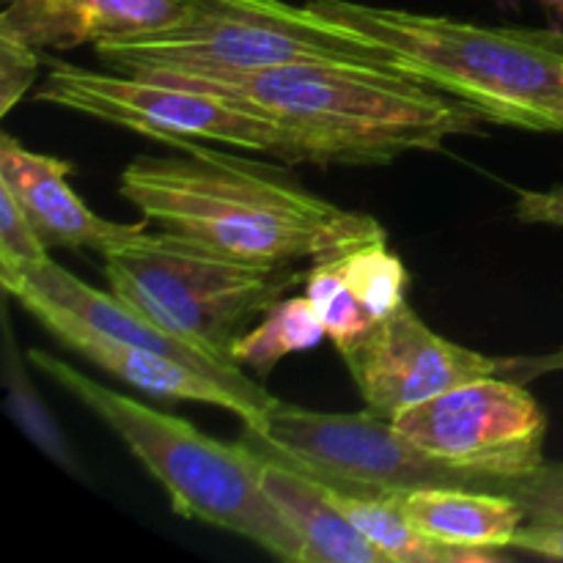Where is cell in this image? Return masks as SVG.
Returning <instances> with one entry per match:
<instances>
[{
    "label": "cell",
    "mask_w": 563,
    "mask_h": 563,
    "mask_svg": "<svg viewBox=\"0 0 563 563\" xmlns=\"http://www.w3.org/2000/svg\"><path fill=\"white\" fill-rule=\"evenodd\" d=\"M119 192L165 234L258 267L322 262L388 236L368 214L335 207L267 165L201 141L176 143L168 157L132 159Z\"/></svg>",
    "instance_id": "obj_1"
},
{
    "label": "cell",
    "mask_w": 563,
    "mask_h": 563,
    "mask_svg": "<svg viewBox=\"0 0 563 563\" xmlns=\"http://www.w3.org/2000/svg\"><path fill=\"white\" fill-rule=\"evenodd\" d=\"M234 99L300 141L311 165H388L478 132V115L405 71L341 64L143 75Z\"/></svg>",
    "instance_id": "obj_2"
},
{
    "label": "cell",
    "mask_w": 563,
    "mask_h": 563,
    "mask_svg": "<svg viewBox=\"0 0 563 563\" xmlns=\"http://www.w3.org/2000/svg\"><path fill=\"white\" fill-rule=\"evenodd\" d=\"M306 5L319 20L383 47L401 71L449 93L482 121L563 132V31L476 25L355 0Z\"/></svg>",
    "instance_id": "obj_3"
},
{
    "label": "cell",
    "mask_w": 563,
    "mask_h": 563,
    "mask_svg": "<svg viewBox=\"0 0 563 563\" xmlns=\"http://www.w3.org/2000/svg\"><path fill=\"white\" fill-rule=\"evenodd\" d=\"M27 361L115 432L157 478L176 515L236 533L280 561L302 563L300 539L264 493L258 456L247 445L220 443L185 418L93 383L49 352L27 350Z\"/></svg>",
    "instance_id": "obj_4"
},
{
    "label": "cell",
    "mask_w": 563,
    "mask_h": 563,
    "mask_svg": "<svg viewBox=\"0 0 563 563\" xmlns=\"http://www.w3.org/2000/svg\"><path fill=\"white\" fill-rule=\"evenodd\" d=\"M93 49L108 69L121 75H203L289 64L401 71L383 47L319 20L306 3L284 0H185L176 25L108 38Z\"/></svg>",
    "instance_id": "obj_5"
},
{
    "label": "cell",
    "mask_w": 563,
    "mask_h": 563,
    "mask_svg": "<svg viewBox=\"0 0 563 563\" xmlns=\"http://www.w3.org/2000/svg\"><path fill=\"white\" fill-rule=\"evenodd\" d=\"M104 278L148 322L223 368H240L231 355L236 339L306 280V273L291 264L234 262L165 231H146L104 253Z\"/></svg>",
    "instance_id": "obj_6"
},
{
    "label": "cell",
    "mask_w": 563,
    "mask_h": 563,
    "mask_svg": "<svg viewBox=\"0 0 563 563\" xmlns=\"http://www.w3.org/2000/svg\"><path fill=\"white\" fill-rule=\"evenodd\" d=\"M38 102L75 110L176 146L185 141L253 148L284 163H306L300 141L269 115L234 99L198 91L179 82L121 71H93L49 58L36 91Z\"/></svg>",
    "instance_id": "obj_7"
},
{
    "label": "cell",
    "mask_w": 563,
    "mask_h": 563,
    "mask_svg": "<svg viewBox=\"0 0 563 563\" xmlns=\"http://www.w3.org/2000/svg\"><path fill=\"white\" fill-rule=\"evenodd\" d=\"M394 423L416 449L473 473L517 476L544 462V410L526 385L500 374L454 385Z\"/></svg>",
    "instance_id": "obj_8"
},
{
    "label": "cell",
    "mask_w": 563,
    "mask_h": 563,
    "mask_svg": "<svg viewBox=\"0 0 563 563\" xmlns=\"http://www.w3.org/2000/svg\"><path fill=\"white\" fill-rule=\"evenodd\" d=\"M339 352L368 410L390 421L454 385L498 374V357L429 330L407 300Z\"/></svg>",
    "instance_id": "obj_9"
},
{
    "label": "cell",
    "mask_w": 563,
    "mask_h": 563,
    "mask_svg": "<svg viewBox=\"0 0 563 563\" xmlns=\"http://www.w3.org/2000/svg\"><path fill=\"white\" fill-rule=\"evenodd\" d=\"M0 284L16 300L36 297V300H47L53 306L64 308L77 322H82L91 333L102 335V339L141 346V350H152L159 352V355L176 357L181 363H190V366L212 374L214 379H220L229 388H234L236 394L245 396L264 416H269V410L278 405V399H273L267 390L258 388L253 379H247L242 368H223L212 357L203 355V352L192 350L190 344H185L181 339L148 322L137 308L121 300L115 291H99L93 286L82 284L77 275L55 264L49 256L42 258V262L22 264L16 269H0Z\"/></svg>",
    "instance_id": "obj_10"
},
{
    "label": "cell",
    "mask_w": 563,
    "mask_h": 563,
    "mask_svg": "<svg viewBox=\"0 0 563 563\" xmlns=\"http://www.w3.org/2000/svg\"><path fill=\"white\" fill-rule=\"evenodd\" d=\"M20 306L53 335L64 346L75 350L93 366L104 368L108 374L119 377L130 388L143 390L157 399H179V401H201V405L223 407V410L234 412L247 429H262L267 416L258 412L251 401L225 383L214 379L212 374L201 372V368L181 363L176 357L159 355V352L141 350V346L119 344V341H108L102 335L91 333L82 322H77L69 311L53 306L47 300H36V297H22Z\"/></svg>",
    "instance_id": "obj_11"
},
{
    "label": "cell",
    "mask_w": 563,
    "mask_h": 563,
    "mask_svg": "<svg viewBox=\"0 0 563 563\" xmlns=\"http://www.w3.org/2000/svg\"><path fill=\"white\" fill-rule=\"evenodd\" d=\"M71 163L22 146L9 132L0 135V187L16 198L22 212L47 247H91L108 253L148 231V220L115 223L99 218L69 185Z\"/></svg>",
    "instance_id": "obj_12"
},
{
    "label": "cell",
    "mask_w": 563,
    "mask_h": 563,
    "mask_svg": "<svg viewBox=\"0 0 563 563\" xmlns=\"http://www.w3.org/2000/svg\"><path fill=\"white\" fill-rule=\"evenodd\" d=\"M185 0H11L0 25L33 47H80L176 25Z\"/></svg>",
    "instance_id": "obj_13"
},
{
    "label": "cell",
    "mask_w": 563,
    "mask_h": 563,
    "mask_svg": "<svg viewBox=\"0 0 563 563\" xmlns=\"http://www.w3.org/2000/svg\"><path fill=\"white\" fill-rule=\"evenodd\" d=\"M253 451V449H251ZM258 478L284 520L302 544V563H394L377 544L368 542L361 528L335 509L317 478L297 467L258 454Z\"/></svg>",
    "instance_id": "obj_14"
},
{
    "label": "cell",
    "mask_w": 563,
    "mask_h": 563,
    "mask_svg": "<svg viewBox=\"0 0 563 563\" xmlns=\"http://www.w3.org/2000/svg\"><path fill=\"white\" fill-rule=\"evenodd\" d=\"M390 498L429 542L456 550L500 553L511 548L528 520L522 506L511 498L465 487H421Z\"/></svg>",
    "instance_id": "obj_15"
},
{
    "label": "cell",
    "mask_w": 563,
    "mask_h": 563,
    "mask_svg": "<svg viewBox=\"0 0 563 563\" xmlns=\"http://www.w3.org/2000/svg\"><path fill=\"white\" fill-rule=\"evenodd\" d=\"M322 484V482H319ZM324 495L333 500L335 509L350 517L363 537L377 544L394 563H465V561H500L504 553H484V550H456L445 544L429 542L418 533L390 495H357L322 484Z\"/></svg>",
    "instance_id": "obj_16"
},
{
    "label": "cell",
    "mask_w": 563,
    "mask_h": 563,
    "mask_svg": "<svg viewBox=\"0 0 563 563\" xmlns=\"http://www.w3.org/2000/svg\"><path fill=\"white\" fill-rule=\"evenodd\" d=\"M324 335L328 333L308 297H284L258 319L256 328L236 339L231 355L240 368L251 366L258 374H269L280 357L317 350Z\"/></svg>",
    "instance_id": "obj_17"
},
{
    "label": "cell",
    "mask_w": 563,
    "mask_h": 563,
    "mask_svg": "<svg viewBox=\"0 0 563 563\" xmlns=\"http://www.w3.org/2000/svg\"><path fill=\"white\" fill-rule=\"evenodd\" d=\"M3 383H5V407H9L11 418L16 427L31 438L42 454H47L55 465L66 467L71 473H80L75 454H71L69 443H66L64 432L49 416L47 405L38 396L36 385L31 383L27 372L22 368V357L14 346V335H11L9 317H5V341H3Z\"/></svg>",
    "instance_id": "obj_18"
},
{
    "label": "cell",
    "mask_w": 563,
    "mask_h": 563,
    "mask_svg": "<svg viewBox=\"0 0 563 563\" xmlns=\"http://www.w3.org/2000/svg\"><path fill=\"white\" fill-rule=\"evenodd\" d=\"M335 264L357 300L374 313V319L388 317L405 302L407 269L401 258L388 251V236L363 242V245L341 253L335 256Z\"/></svg>",
    "instance_id": "obj_19"
},
{
    "label": "cell",
    "mask_w": 563,
    "mask_h": 563,
    "mask_svg": "<svg viewBox=\"0 0 563 563\" xmlns=\"http://www.w3.org/2000/svg\"><path fill=\"white\" fill-rule=\"evenodd\" d=\"M302 284H306V297L311 300L313 311H317L319 322H322L324 333L330 335L335 350L350 346L377 322L374 313L350 289L339 264H335V256L313 262Z\"/></svg>",
    "instance_id": "obj_20"
},
{
    "label": "cell",
    "mask_w": 563,
    "mask_h": 563,
    "mask_svg": "<svg viewBox=\"0 0 563 563\" xmlns=\"http://www.w3.org/2000/svg\"><path fill=\"white\" fill-rule=\"evenodd\" d=\"M473 489L511 498L522 506L528 520L533 517H563V462H548L517 476L478 473Z\"/></svg>",
    "instance_id": "obj_21"
},
{
    "label": "cell",
    "mask_w": 563,
    "mask_h": 563,
    "mask_svg": "<svg viewBox=\"0 0 563 563\" xmlns=\"http://www.w3.org/2000/svg\"><path fill=\"white\" fill-rule=\"evenodd\" d=\"M49 247L5 187H0V269H16L47 258Z\"/></svg>",
    "instance_id": "obj_22"
},
{
    "label": "cell",
    "mask_w": 563,
    "mask_h": 563,
    "mask_svg": "<svg viewBox=\"0 0 563 563\" xmlns=\"http://www.w3.org/2000/svg\"><path fill=\"white\" fill-rule=\"evenodd\" d=\"M38 47L0 25V115H9L38 75Z\"/></svg>",
    "instance_id": "obj_23"
},
{
    "label": "cell",
    "mask_w": 563,
    "mask_h": 563,
    "mask_svg": "<svg viewBox=\"0 0 563 563\" xmlns=\"http://www.w3.org/2000/svg\"><path fill=\"white\" fill-rule=\"evenodd\" d=\"M511 548L526 555L563 561V517H533L517 531Z\"/></svg>",
    "instance_id": "obj_24"
},
{
    "label": "cell",
    "mask_w": 563,
    "mask_h": 563,
    "mask_svg": "<svg viewBox=\"0 0 563 563\" xmlns=\"http://www.w3.org/2000/svg\"><path fill=\"white\" fill-rule=\"evenodd\" d=\"M515 214L522 223L561 225L563 229V185L553 190H520Z\"/></svg>",
    "instance_id": "obj_25"
},
{
    "label": "cell",
    "mask_w": 563,
    "mask_h": 563,
    "mask_svg": "<svg viewBox=\"0 0 563 563\" xmlns=\"http://www.w3.org/2000/svg\"><path fill=\"white\" fill-rule=\"evenodd\" d=\"M563 372V346L544 355H517V357H498V374L515 383L528 385L531 379L544 377V374Z\"/></svg>",
    "instance_id": "obj_26"
},
{
    "label": "cell",
    "mask_w": 563,
    "mask_h": 563,
    "mask_svg": "<svg viewBox=\"0 0 563 563\" xmlns=\"http://www.w3.org/2000/svg\"><path fill=\"white\" fill-rule=\"evenodd\" d=\"M544 5H548V9H553V11H559V14H563V0H542Z\"/></svg>",
    "instance_id": "obj_27"
},
{
    "label": "cell",
    "mask_w": 563,
    "mask_h": 563,
    "mask_svg": "<svg viewBox=\"0 0 563 563\" xmlns=\"http://www.w3.org/2000/svg\"><path fill=\"white\" fill-rule=\"evenodd\" d=\"M3 3H11V0H3Z\"/></svg>",
    "instance_id": "obj_28"
}]
</instances>
